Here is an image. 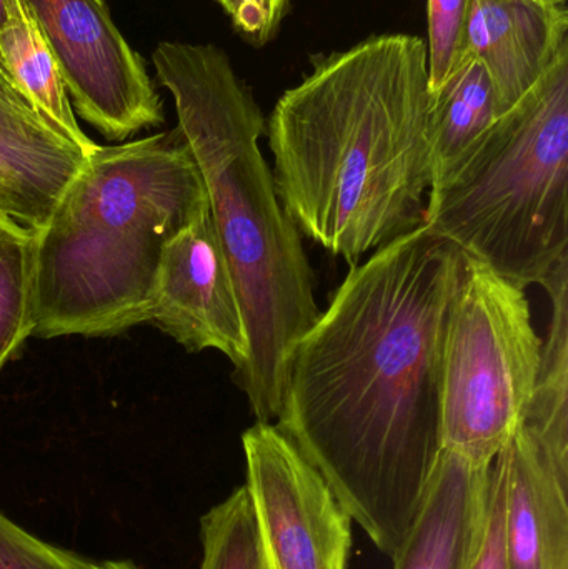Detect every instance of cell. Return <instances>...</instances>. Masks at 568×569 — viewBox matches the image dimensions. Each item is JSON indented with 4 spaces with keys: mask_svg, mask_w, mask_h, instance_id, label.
Wrapping results in <instances>:
<instances>
[{
    "mask_svg": "<svg viewBox=\"0 0 568 569\" xmlns=\"http://www.w3.org/2000/svg\"><path fill=\"white\" fill-rule=\"evenodd\" d=\"M462 256L420 226L350 267L287 373L277 428L389 558L444 450L440 355Z\"/></svg>",
    "mask_w": 568,
    "mask_h": 569,
    "instance_id": "obj_1",
    "label": "cell"
},
{
    "mask_svg": "<svg viewBox=\"0 0 568 569\" xmlns=\"http://www.w3.org/2000/svg\"><path fill=\"white\" fill-rule=\"evenodd\" d=\"M430 110L420 37L383 33L317 57L266 123L277 193L299 232L352 267L423 226Z\"/></svg>",
    "mask_w": 568,
    "mask_h": 569,
    "instance_id": "obj_2",
    "label": "cell"
},
{
    "mask_svg": "<svg viewBox=\"0 0 568 569\" xmlns=\"http://www.w3.org/2000/svg\"><path fill=\"white\" fill-rule=\"evenodd\" d=\"M157 79L176 103L246 321L249 353L233 373L257 421L282 408L293 350L320 315L302 236L260 150L266 133L252 90L210 43L160 42Z\"/></svg>",
    "mask_w": 568,
    "mask_h": 569,
    "instance_id": "obj_3",
    "label": "cell"
},
{
    "mask_svg": "<svg viewBox=\"0 0 568 569\" xmlns=\"http://www.w3.org/2000/svg\"><path fill=\"white\" fill-rule=\"evenodd\" d=\"M206 209L179 130L97 147L37 232L33 335L113 337L149 323L166 247Z\"/></svg>",
    "mask_w": 568,
    "mask_h": 569,
    "instance_id": "obj_4",
    "label": "cell"
},
{
    "mask_svg": "<svg viewBox=\"0 0 568 569\" xmlns=\"http://www.w3.org/2000/svg\"><path fill=\"white\" fill-rule=\"evenodd\" d=\"M423 226L522 288L568 260V47L427 197Z\"/></svg>",
    "mask_w": 568,
    "mask_h": 569,
    "instance_id": "obj_5",
    "label": "cell"
},
{
    "mask_svg": "<svg viewBox=\"0 0 568 569\" xmlns=\"http://www.w3.org/2000/svg\"><path fill=\"white\" fill-rule=\"evenodd\" d=\"M540 357L526 288L464 253L440 355L444 450L492 465L522 427Z\"/></svg>",
    "mask_w": 568,
    "mask_h": 569,
    "instance_id": "obj_6",
    "label": "cell"
},
{
    "mask_svg": "<svg viewBox=\"0 0 568 569\" xmlns=\"http://www.w3.org/2000/svg\"><path fill=\"white\" fill-rule=\"evenodd\" d=\"M49 46L73 109L106 139L163 123V102L142 57L117 29L106 0H22Z\"/></svg>",
    "mask_w": 568,
    "mask_h": 569,
    "instance_id": "obj_7",
    "label": "cell"
},
{
    "mask_svg": "<svg viewBox=\"0 0 568 569\" xmlns=\"http://www.w3.org/2000/svg\"><path fill=\"white\" fill-rule=\"evenodd\" d=\"M247 493L276 569H347L352 517L276 423L242 435Z\"/></svg>",
    "mask_w": 568,
    "mask_h": 569,
    "instance_id": "obj_8",
    "label": "cell"
},
{
    "mask_svg": "<svg viewBox=\"0 0 568 569\" xmlns=\"http://www.w3.org/2000/svg\"><path fill=\"white\" fill-rule=\"evenodd\" d=\"M149 323L186 350L220 351L236 371L246 363V321L210 209L166 247Z\"/></svg>",
    "mask_w": 568,
    "mask_h": 569,
    "instance_id": "obj_9",
    "label": "cell"
},
{
    "mask_svg": "<svg viewBox=\"0 0 568 569\" xmlns=\"http://www.w3.org/2000/svg\"><path fill=\"white\" fill-rule=\"evenodd\" d=\"M568 47L566 0H472L467 52L489 73L500 116Z\"/></svg>",
    "mask_w": 568,
    "mask_h": 569,
    "instance_id": "obj_10",
    "label": "cell"
},
{
    "mask_svg": "<svg viewBox=\"0 0 568 569\" xmlns=\"http://www.w3.org/2000/svg\"><path fill=\"white\" fill-rule=\"evenodd\" d=\"M36 107L0 83V210L39 232L86 162Z\"/></svg>",
    "mask_w": 568,
    "mask_h": 569,
    "instance_id": "obj_11",
    "label": "cell"
},
{
    "mask_svg": "<svg viewBox=\"0 0 568 569\" xmlns=\"http://www.w3.org/2000/svg\"><path fill=\"white\" fill-rule=\"evenodd\" d=\"M509 569H568V478L526 427L496 457Z\"/></svg>",
    "mask_w": 568,
    "mask_h": 569,
    "instance_id": "obj_12",
    "label": "cell"
},
{
    "mask_svg": "<svg viewBox=\"0 0 568 569\" xmlns=\"http://www.w3.org/2000/svg\"><path fill=\"white\" fill-rule=\"evenodd\" d=\"M454 451L442 450L416 520L393 569H472L490 513L492 473Z\"/></svg>",
    "mask_w": 568,
    "mask_h": 569,
    "instance_id": "obj_13",
    "label": "cell"
},
{
    "mask_svg": "<svg viewBox=\"0 0 568 569\" xmlns=\"http://www.w3.org/2000/svg\"><path fill=\"white\" fill-rule=\"evenodd\" d=\"M430 97L432 173L429 197L436 196L454 179L500 117L489 73L476 59L467 60L449 82Z\"/></svg>",
    "mask_w": 568,
    "mask_h": 569,
    "instance_id": "obj_14",
    "label": "cell"
},
{
    "mask_svg": "<svg viewBox=\"0 0 568 569\" xmlns=\"http://www.w3.org/2000/svg\"><path fill=\"white\" fill-rule=\"evenodd\" d=\"M550 297L549 330L522 427L568 478V260L544 283Z\"/></svg>",
    "mask_w": 568,
    "mask_h": 569,
    "instance_id": "obj_15",
    "label": "cell"
},
{
    "mask_svg": "<svg viewBox=\"0 0 568 569\" xmlns=\"http://www.w3.org/2000/svg\"><path fill=\"white\" fill-rule=\"evenodd\" d=\"M0 69L37 112L87 156L99 147L80 129L69 90L39 27L26 16L0 33Z\"/></svg>",
    "mask_w": 568,
    "mask_h": 569,
    "instance_id": "obj_16",
    "label": "cell"
},
{
    "mask_svg": "<svg viewBox=\"0 0 568 569\" xmlns=\"http://www.w3.org/2000/svg\"><path fill=\"white\" fill-rule=\"evenodd\" d=\"M37 232L0 210V368L36 327Z\"/></svg>",
    "mask_w": 568,
    "mask_h": 569,
    "instance_id": "obj_17",
    "label": "cell"
},
{
    "mask_svg": "<svg viewBox=\"0 0 568 569\" xmlns=\"http://www.w3.org/2000/svg\"><path fill=\"white\" fill-rule=\"evenodd\" d=\"M199 569H276L257 528L246 487L237 488L200 520Z\"/></svg>",
    "mask_w": 568,
    "mask_h": 569,
    "instance_id": "obj_18",
    "label": "cell"
},
{
    "mask_svg": "<svg viewBox=\"0 0 568 569\" xmlns=\"http://www.w3.org/2000/svg\"><path fill=\"white\" fill-rule=\"evenodd\" d=\"M472 0H429V90L439 92L450 77L469 60V30Z\"/></svg>",
    "mask_w": 568,
    "mask_h": 569,
    "instance_id": "obj_19",
    "label": "cell"
},
{
    "mask_svg": "<svg viewBox=\"0 0 568 569\" xmlns=\"http://www.w3.org/2000/svg\"><path fill=\"white\" fill-rule=\"evenodd\" d=\"M0 569H99V563L39 540L0 510Z\"/></svg>",
    "mask_w": 568,
    "mask_h": 569,
    "instance_id": "obj_20",
    "label": "cell"
},
{
    "mask_svg": "<svg viewBox=\"0 0 568 569\" xmlns=\"http://www.w3.org/2000/svg\"><path fill=\"white\" fill-rule=\"evenodd\" d=\"M289 0H242L233 27L256 47L266 46L279 32Z\"/></svg>",
    "mask_w": 568,
    "mask_h": 569,
    "instance_id": "obj_21",
    "label": "cell"
},
{
    "mask_svg": "<svg viewBox=\"0 0 568 569\" xmlns=\"http://www.w3.org/2000/svg\"><path fill=\"white\" fill-rule=\"evenodd\" d=\"M492 487H490V513L486 537L472 569H509L506 545H504V483L496 461H492Z\"/></svg>",
    "mask_w": 568,
    "mask_h": 569,
    "instance_id": "obj_22",
    "label": "cell"
},
{
    "mask_svg": "<svg viewBox=\"0 0 568 569\" xmlns=\"http://www.w3.org/2000/svg\"><path fill=\"white\" fill-rule=\"evenodd\" d=\"M26 16L22 0H0V33Z\"/></svg>",
    "mask_w": 568,
    "mask_h": 569,
    "instance_id": "obj_23",
    "label": "cell"
},
{
    "mask_svg": "<svg viewBox=\"0 0 568 569\" xmlns=\"http://www.w3.org/2000/svg\"><path fill=\"white\" fill-rule=\"evenodd\" d=\"M216 2L226 10L227 16L232 19V22H236L237 17H239L242 0H216Z\"/></svg>",
    "mask_w": 568,
    "mask_h": 569,
    "instance_id": "obj_24",
    "label": "cell"
},
{
    "mask_svg": "<svg viewBox=\"0 0 568 569\" xmlns=\"http://www.w3.org/2000/svg\"><path fill=\"white\" fill-rule=\"evenodd\" d=\"M99 569H142L133 565L132 561H103V563H99Z\"/></svg>",
    "mask_w": 568,
    "mask_h": 569,
    "instance_id": "obj_25",
    "label": "cell"
},
{
    "mask_svg": "<svg viewBox=\"0 0 568 569\" xmlns=\"http://www.w3.org/2000/svg\"><path fill=\"white\" fill-rule=\"evenodd\" d=\"M0 83H7V86H12V82H10V80L7 79L6 73L2 72V69H0Z\"/></svg>",
    "mask_w": 568,
    "mask_h": 569,
    "instance_id": "obj_26",
    "label": "cell"
}]
</instances>
